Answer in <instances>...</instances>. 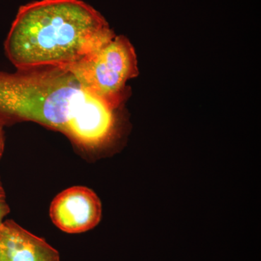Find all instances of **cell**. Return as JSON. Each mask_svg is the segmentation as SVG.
<instances>
[{"label": "cell", "mask_w": 261, "mask_h": 261, "mask_svg": "<svg viewBox=\"0 0 261 261\" xmlns=\"http://www.w3.org/2000/svg\"><path fill=\"white\" fill-rule=\"evenodd\" d=\"M9 212L10 207L7 202L6 194L0 178V224L4 221L5 218Z\"/></svg>", "instance_id": "obj_6"}, {"label": "cell", "mask_w": 261, "mask_h": 261, "mask_svg": "<svg viewBox=\"0 0 261 261\" xmlns=\"http://www.w3.org/2000/svg\"><path fill=\"white\" fill-rule=\"evenodd\" d=\"M61 67L116 109L124 99L126 82L138 74L135 49L124 36L115 35L78 61Z\"/></svg>", "instance_id": "obj_3"}, {"label": "cell", "mask_w": 261, "mask_h": 261, "mask_svg": "<svg viewBox=\"0 0 261 261\" xmlns=\"http://www.w3.org/2000/svg\"><path fill=\"white\" fill-rule=\"evenodd\" d=\"M0 261H61L44 240L24 229L13 220L0 224Z\"/></svg>", "instance_id": "obj_5"}, {"label": "cell", "mask_w": 261, "mask_h": 261, "mask_svg": "<svg viewBox=\"0 0 261 261\" xmlns=\"http://www.w3.org/2000/svg\"><path fill=\"white\" fill-rule=\"evenodd\" d=\"M4 125L0 122V159H2L5 149Z\"/></svg>", "instance_id": "obj_7"}, {"label": "cell", "mask_w": 261, "mask_h": 261, "mask_svg": "<svg viewBox=\"0 0 261 261\" xmlns=\"http://www.w3.org/2000/svg\"><path fill=\"white\" fill-rule=\"evenodd\" d=\"M116 108L61 66L0 72V122L33 121L58 130L87 150L102 148L116 133Z\"/></svg>", "instance_id": "obj_1"}, {"label": "cell", "mask_w": 261, "mask_h": 261, "mask_svg": "<svg viewBox=\"0 0 261 261\" xmlns=\"http://www.w3.org/2000/svg\"><path fill=\"white\" fill-rule=\"evenodd\" d=\"M116 35L82 0H40L19 9L5 42L18 69L71 64Z\"/></svg>", "instance_id": "obj_2"}, {"label": "cell", "mask_w": 261, "mask_h": 261, "mask_svg": "<svg viewBox=\"0 0 261 261\" xmlns=\"http://www.w3.org/2000/svg\"><path fill=\"white\" fill-rule=\"evenodd\" d=\"M53 224L66 233L85 232L95 227L102 217V204L95 192L86 187H70L51 202Z\"/></svg>", "instance_id": "obj_4"}]
</instances>
